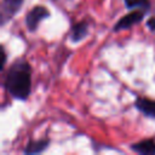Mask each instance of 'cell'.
<instances>
[{"instance_id":"52a82bcc","label":"cell","mask_w":155,"mask_h":155,"mask_svg":"<svg viewBox=\"0 0 155 155\" xmlns=\"http://www.w3.org/2000/svg\"><path fill=\"white\" fill-rule=\"evenodd\" d=\"M130 148L140 155H155V139L145 138L137 143L131 144Z\"/></svg>"},{"instance_id":"30bf717a","label":"cell","mask_w":155,"mask_h":155,"mask_svg":"<svg viewBox=\"0 0 155 155\" xmlns=\"http://www.w3.org/2000/svg\"><path fill=\"white\" fill-rule=\"evenodd\" d=\"M145 25L149 28V30L150 31H153V33H155V16H153V17H150L148 21H147V23H145Z\"/></svg>"},{"instance_id":"6da1fadb","label":"cell","mask_w":155,"mask_h":155,"mask_svg":"<svg viewBox=\"0 0 155 155\" xmlns=\"http://www.w3.org/2000/svg\"><path fill=\"white\" fill-rule=\"evenodd\" d=\"M31 75L30 63L24 58H17L5 74L4 88L13 99L24 102L31 93Z\"/></svg>"},{"instance_id":"9c48e42d","label":"cell","mask_w":155,"mask_h":155,"mask_svg":"<svg viewBox=\"0 0 155 155\" xmlns=\"http://www.w3.org/2000/svg\"><path fill=\"white\" fill-rule=\"evenodd\" d=\"M127 10H143L147 13L150 11L151 4L149 0H124Z\"/></svg>"},{"instance_id":"8fae6325","label":"cell","mask_w":155,"mask_h":155,"mask_svg":"<svg viewBox=\"0 0 155 155\" xmlns=\"http://www.w3.org/2000/svg\"><path fill=\"white\" fill-rule=\"evenodd\" d=\"M51 1H56V0H51Z\"/></svg>"},{"instance_id":"ba28073f","label":"cell","mask_w":155,"mask_h":155,"mask_svg":"<svg viewBox=\"0 0 155 155\" xmlns=\"http://www.w3.org/2000/svg\"><path fill=\"white\" fill-rule=\"evenodd\" d=\"M50 145V139L48 138H40V139H30L25 148L23 149V153L27 155H33V154H39L45 151Z\"/></svg>"},{"instance_id":"7a4b0ae2","label":"cell","mask_w":155,"mask_h":155,"mask_svg":"<svg viewBox=\"0 0 155 155\" xmlns=\"http://www.w3.org/2000/svg\"><path fill=\"white\" fill-rule=\"evenodd\" d=\"M50 16H51V12L44 5H36V6L31 7L27 12V15H25V25H27V29L29 31L34 33L38 29L39 24L44 19L48 18Z\"/></svg>"},{"instance_id":"5b68a950","label":"cell","mask_w":155,"mask_h":155,"mask_svg":"<svg viewBox=\"0 0 155 155\" xmlns=\"http://www.w3.org/2000/svg\"><path fill=\"white\" fill-rule=\"evenodd\" d=\"M133 105L144 116L150 117V119H155V99L139 96L134 99Z\"/></svg>"},{"instance_id":"277c9868","label":"cell","mask_w":155,"mask_h":155,"mask_svg":"<svg viewBox=\"0 0 155 155\" xmlns=\"http://www.w3.org/2000/svg\"><path fill=\"white\" fill-rule=\"evenodd\" d=\"M23 4H24V0H1L0 23L2 27L21 11Z\"/></svg>"},{"instance_id":"3957f363","label":"cell","mask_w":155,"mask_h":155,"mask_svg":"<svg viewBox=\"0 0 155 155\" xmlns=\"http://www.w3.org/2000/svg\"><path fill=\"white\" fill-rule=\"evenodd\" d=\"M147 12L143 10H131L128 13H126L125 16H122L113 27V31H120V30H126L132 28L133 25L140 23L144 17H145Z\"/></svg>"},{"instance_id":"8992f818","label":"cell","mask_w":155,"mask_h":155,"mask_svg":"<svg viewBox=\"0 0 155 155\" xmlns=\"http://www.w3.org/2000/svg\"><path fill=\"white\" fill-rule=\"evenodd\" d=\"M88 34V22L87 21H80V22H76L71 28H70V31H69V40L73 42V44H76V42H80L82 41L86 35Z\"/></svg>"}]
</instances>
